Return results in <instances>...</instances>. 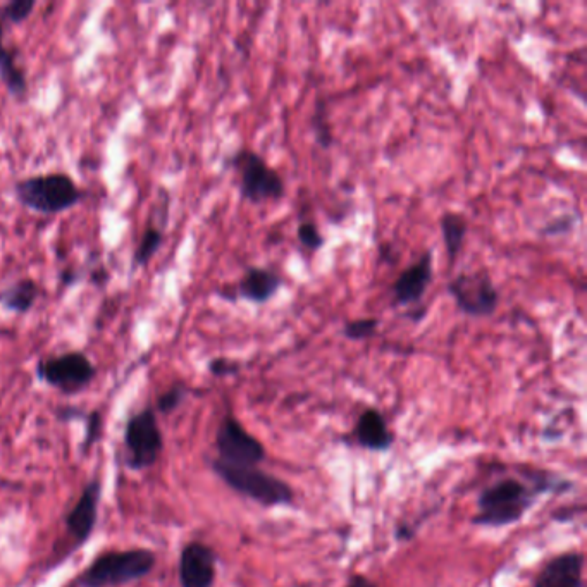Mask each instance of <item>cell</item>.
Returning <instances> with one entry per match:
<instances>
[{"label":"cell","instance_id":"cell-24","mask_svg":"<svg viewBox=\"0 0 587 587\" xmlns=\"http://www.w3.org/2000/svg\"><path fill=\"white\" fill-rule=\"evenodd\" d=\"M297 236L302 247L307 248L310 252H319L324 247V236L321 235V231L317 228V224L314 221H303L297 229Z\"/></svg>","mask_w":587,"mask_h":587},{"label":"cell","instance_id":"cell-1","mask_svg":"<svg viewBox=\"0 0 587 587\" xmlns=\"http://www.w3.org/2000/svg\"><path fill=\"white\" fill-rule=\"evenodd\" d=\"M538 493H543V489L529 488L517 479L498 481L477 498L479 512L474 515L472 524L493 529L517 524L531 510Z\"/></svg>","mask_w":587,"mask_h":587},{"label":"cell","instance_id":"cell-30","mask_svg":"<svg viewBox=\"0 0 587 587\" xmlns=\"http://www.w3.org/2000/svg\"><path fill=\"white\" fill-rule=\"evenodd\" d=\"M426 314H427L426 305H424V307H422V303H419V305H415L414 310H408L407 314H405V317H407V319H410V321L415 322V324H417V322H421L422 319H424V317H426Z\"/></svg>","mask_w":587,"mask_h":587},{"label":"cell","instance_id":"cell-28","mask_svg":"<svg viewBox=\"0 0 587 587\" xmlns=\"http://www.w3.org/2000/svg\"><path fill=\"white\" fill-rule=\"evenodd\" d=\"M57 417L61 419V421H75V419H85L87 415L83 414L81 410L75 407H64L57 412Z\"/></svg>","mask_w":587,"mask_h":587},{"label":"cell","instance_id":"cell-21","mask_svg":"<svg viewBox=\"0 0 587 587\" xmlns=\"http://www.w3.org/2000/svg\"><path fill=\"white\" fill-rule=\"evenodd\" d=\"M379 319L376 317H362V319H352L348 321L341 334L350 341H364L369 340L372 336H376L377 328H379Z\"/></svg>","mask_w":587,"mask_h":587},{"label":"cell","instance_id":"cell-26","mask_svg":"<svg viewBox=\"0 0 587 587\" xmlns=\"http://www.w3.org/2000/svg\"><path fill=\"white\" fill-rule=\"evenodd\" d=\"M240 369L241 365L238 362L226 359V357H217L209 362V372L216 377L236 376Z\"/></svg>","mask_w":587,"mask_h":587},{"label":"cell","instance_id":"cell-16","mask_svg":"<svg viewBox=\"0 0 587 587\" xmlns=\"http://www.w3.org/2000/svg\"><path fill=\"white\" fill-rule=\"evenodd\" d=\"M4 31L6 25L0 19V80L14 99H25L28 95V80L25 71L18 64L16 52L4 44Z\"/></svg>","mask_w":587,"mask_h":587},{"label":"cell","instance_id":"cell-3","mask_svg":"<svg viewBox=\"0 0 587 587\" xmlns=\"http://www.w3.org/2000/svg\"><path fill=\"white\" fill-rule=\"evenodd\" d=\"M157 558L154 551H109L93 560L92 565L69 587H119L140 581L154 570Z\"/></svg>","mask_w":587,"mask_h":587},{"label":"cell","instance_id":"cell-22","mask_svg":"<svg viewBox=\"0 0 587 587\" xmlns=\"http://www.w3.org/2000/svg\"><path fill=\"white\" fill-rule=\"evenodd\" d=\"M312 131H314V138H316L319 147L328 150L333 145V133H331V126H329L328 109H326L322 100L317 102L316 111L312 116Z\"/></svg>","mask_w":587,"mask_h":587},{"label":"cell","instance_id":"cell-25","mask_svg":"<svg viewBox=\"0 0 587 587\" xmlns=\"http://www.w3.org/2000/svg\"><path fill=\"white\" fill-rule=\"evenodd\" d=\"M104 429V417L99 410H93L85 417V441H83V450L88 452L95 443H99Z\"/></svg>","mask_w":587,"mask_h":587},{"label":"cell","instance_id":"cell-6","mask_svg":"<svg viewBox=\"0 0 587 587\" xmlns=\"http://www.w3.org/2000/svg\"><path fill=\"white\" fill-rule=\"evenodd\" d=\"M124 446L128 452L126 465L131 470L150 469L159 460L164 438L154 408H143L142 412L130 417L124 429Z\"/></svg>","mask_w":587,"mask_h":587},{"label":"cell","instance_id":"cell-18","mask_svg":"<svg viewBox=\"0 0 587 587\" xmlns=\"http://www.w3.org/2000/svg\"><path fill=\"white\" fill-rule=\"evenodd\" d=\"M439 224H441V233H443V241H445L446 255L450 260V267H453L458 254L462 252V247H464L469 223L462 214L448 211L441 216Z\"/></svg>","mask_w":587,"mask_h":587},{"label":"cell","instance_id":"cell-19","mask_svg":"<svg viewBox=\"0 0 587 587\" xmlns=\"http://www.w3.org/2000/svg\"><path fill=\"white\" fill-rule=\"evenodd\" d=\"M162 243H164L162 229L157 228L155 224H150L149 228L143 231L142 238H140L138 245H136L135 254H133V259H131L133 269H140V267L147 266L150 260H152V257L159 252Z\"/></svg>","mask_w":587,"mask_h":587},{"label":"cell","instance_id":"cell-20","mask_svg":"<svg viewBox=\"0 0 587 587\" xmlns=\"http://www.w3.org/2000/svg\"><path fill=\"white\" fill-rule=\"evenodd\" d=\"M37 7L35 0H11L6 6L0 7V19L4 25H21L30 18Z\"/></svg>","mask_w":587,"mask_h":587},{"label":"cell","instance_id":"cell-29","mask_svg":"<svg viewBox=\"0 0 587 587\" xmlns=\"http://www.w3.org/2000/svg\"><path fill=\"white\" fill-rule=\"evenodd\" d=\"M345 587H377L376 582H372L369 577L365 575L355 574L350 577L347 586Z\"/></svg>","mask_w":587,"mask_h":587},{"label":"cell","instance_id":"cell-17","mask_svg":"<svg viewBox=\"0 0 587 587\" xmlns=\"http://www.w3.org/2000/svg\"><path fill=\"white\" fill-rule=\"evenodd\" d=\"M40 297V286L31 278L18 279L13 285L7 286L0 293L2 309L13 314H28Z\"/></svg>","mask_w":587,"mask_h":587},{"label":"cell","instance_id":"cell-11","mask_svg":"<svg viewBox=\"0 0 587 587\" xmlns=\"http://www.w3.org/2000/svg\"><path fill=\"white\" fill-rule=\"evenodd\" d=\"M216 551L204 543L186 544L180 555L181 587H212L216 581Z\"/></svg>","mask_w":587,"mask_h":587},{"label":"cell","instance_id":"cell-15","mask_svg":"<svg viewBox=\"0 0 587 587\" xmlns=\"http://www.w3.org/2000/svg\"><path fill=\"white\" fill-rule=\"evenodd\" d=\"M355 438L369 452H388L395 443V436L391 434L386 419L376 408H367L360 414L355 427Z\"/></svg>","mask_w":587,"mask_h":587},{"label":"cell","instance_id":"cell-14","mask_svg":"<svg viewBox=\"0 0 587 587\" xmlns=\"http://www.w3.org/2000/svg\"><path fill=\"white\" fill-rule=\"evenodd\" d=\"M283 286V278L278 272L266 269V267H250L243 274V278L236 285V295L247 300V302L264 305L271 298L276 297V293Z\"/></svg>","mask_w":587,"mask_h":587},{"label":"cell","instance_id":"cell-4","mask_svg":"<svg viewBox=\"0 0 587 587\" xmlns=\"http://www.w3.org/2000/svg\"><path fill=\"white\" fill-rule=\"evenodd\" d=\"M212 470L235 493L259 503L262 507L291 505L295 500V493L288 482L267 474L259 467H235L216 458L212 460Z\"/></svg>","mask_w":587,"mask_h":587},{"label":"cell","instance_id":"cell-5","mask_svg":"<svg viewBox=\"0 0 587 587\" xmlns=\"http://www.w3.org/2000/svg\"><path fill=\"white\" fill-rule=\"evenodd\" d=\"M226 166L233 167L240 174V195L250 204L276 202L285 197V181L254 150H238L229 157Z\"/></svg>","mask_w":587,"mask_h":587},{"label":"cell","instance_id":"cell-9","mask_svg":"<svg viewBox=\"0 0 587 587\" xmlns=\"http://www.w3.org/2000/svg\"><path fill=\"white\" fill-rule=\"evenodd\" d=\"M216 448L217 460L235 467H259L266 460L264 445L231 414L224 417L217 429Z\"/></svg>","mask_w":587,"mask_h":587},{"label":"cell","instance_id":"cell-23","mask_svg":"<svg viewBox=\"0 0 587 587\" xmlns=\"http://www.w3.org/2000/svg\"><path fill=\"white\" fill-rule=\"evenodd\" d=\"M186 395H188V388H186L185 384H173L169 390L164 391V393L159 396V400H157V410H159L161 414H173L174 410L180 407L181 403H183Z\"/></svg>","mask_w":587,"mask_h":587},{"label":"cell","instance_id":"cell-13","mask_svg":"<svg viewBox=\"0 0 587 587\" xmlns=\"http://www.w3.org/2000/svg\"><path fill=\"white\" fill-rule=\"evenodd\" d=\"M584 555L569 551L551 558L539 572L534 587H582L584 579Z\"/></svg>","mask_w":587,"mask_h":587},{"label":"cell","instance_id":"cell-2","mask_svg":"<svg viewBox=\"0 0 587 587\" xmlns=\"http://www.w3.org/2000/svg\"><path fill=\"white\" fill-rule=\"evenodd\" d=\"M14 197L25 209L54 216L71 211L85 198L76 181L66 173L37 174L14 185Z\"/></svg>","mask_w":587,"mask_h":587},{"label":"cell","instance_id":"cell-10","mask_svg":"<svg viewBox=\"0 0 587 587\" xmlns=\"http://www.w3.org/2000/svg\"><path fill=\"white\" fill-rule=\"evenodd\" d=\"M433 281V250H426L414 266L407 267L391 285L393 305L415 307L422 302Z\"/></svg>","mask_w":587,"mask_h":587},{"label":"cell","instance_id":"cell-12","mask_svg":"<svg viewBox=\"0 0 587 587\" xmlns=\"http://www.w3.org/2000/svg\"><path fill=\"white\" fill-rule=\"evenodd\" d=\"M100 493H102V486L99 479L87 482L75 507L71 508L66 515V531L71 538L75 539V548H80L81 544L87 543L93 534V529L97 526Z\"/></svg>","mask_w":587,"mask_h":587},{"label":"cell","instance_id":"cell-8","mask_svg":"<svg viewBox=\"0 0 587 587\" xmlns=\"http://www.w3.org/2000/svg\"><path fill=\"white\" fill-rule=\"evenodd\" d=\"M37 376L52 388L66 395H75L92 383L97 376V367L88 359L87 353L68 352L40 360Z\"/></svg>","mask_w":587,"mask_h":587},{"label":"cell","instance_id":"cell-27","mask_svg":"<svg viewBox=\"0 0 587 587\" xmlns=\"http://www.w3.org/2000/svg\"><path fill=\"white\" fill-rule=\"evenodd\" d=\"M570 229H572V217L565 216L560 217V219H555V221L548 224L541 233L548 236L560 235V233H569Z\"/></svg>","mask_w":587,"mask_h":587},{"label":"cell","instance_id":"cell-7","mask_svg":"<svg viewBox=\"0 0 587 587\" xmlns=\"http://www.w3.org/2000/svg\"><path fill=\"white\" fill-rule=\"evenodd\" d=\"M446 290L465 316L491 317L500 305V291L488 272H460L450 279Z\"/></svg>","mask_w":587,"mask_h":587}]
</instances>
